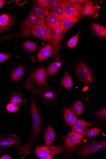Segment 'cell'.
Segmentation results:
<instances>
[{"mask_svg":"<svg viewBox=\"0 0 106 159\" xmlns=\"http://www.w3.org/2000/svg\"><path fill=\"white\" fill-rule=\"evenodd\" d=\"M30 110L32 119L31 134L25 145L17 146V151L22 159L26 157L32 151L35 144L40 136L42 129L41 115L34 98L31 101Z\"/></svg>","mask_w":106,"mask_h":159,"instance_id":"1","label":"cell"},{"mask_svg":"<svg viewBox=\"0 0 106 159\" xmlns=\"http://www.w3.org/2000/svg\"><path fill=\"white\" fill-rule=\"evenodd\" d=\"M106 147V140H100L84 144L73 151L76 156L83 157L102 150Z\"/></svg>","mask_w":106,"mask_h":159,"instance_id":"2","label":"cell"},{"mask_svg":"<svg viewBox=\"0 0 106 159\" xmlns=\"http://www.w3.org/2000/svg\"><path fill=\"white\" fill-rule=\"evenodd\" d=\"M44 23L32 11L30 12L25 19L20 24L21 31L18 35L28 38L32 33L33 27L36 25Z\"/></svg>","mask_w":106,"mask_h":159,"instance_id":"3","label":"cell"},{"mask_svg":"<svg viewBox=\"0 0 106 159\" xmlns=\"http://www.w3.org/2000/svg\"><path fill=\"white\" fill-rule=\"evenodd\" d=\"M77 76L80 80L88 85H92L94 83L93 72L90 66L83 62H80L76 67Z\"/></svg>","mask_w":106,"mask_h":159,"instance_id":"4","label":"cell"},{"mask_svg":"<svg viewBox=\"0 0 106 159\" xmlns=\"http://www.w3.org/2000/svg\"><path fill=\"white\" fill-rule=\"evenodd\" d=\"M39 96L44 102L47 104H52L55 103L57 98V94L53 88L49 87L39 88L34 92Z\"/></svg>","mask_w":106,"mask_h":159,"instance_id":"5","label":"cell"},{"mask_svg":"<svg viewBox=\"0 0 106 159\" xmlns=\"http://www.w3.org/2000/svg\"><path fill=\"white\" fill-rule=\"evenodd\" d=\"M32 33L36 38L53 43V35L49 33L44 22L34 25L32 29Z\"/></svg>","mask_w":106,"mask_h":159,"instance_id":"6","label":"cell"},{"mask_svg":"<svg viewBox=\"0 0 106 159\" xmlns=\"http://www.w3.org/2000/svg\"><path fill=\"white\" fill-rule=\"evenodd\" d=\"M21 142L19 137L13 134L0 135V153L4 148L17 147Z\"/></svg>","mask_w":106,"mask_h":159,"instance_id":"7","label":"cell"},{"mask_svg":"<svg viewBox=\"0 0 106 159\" xmlns=\"http://www.w3.org/2000/svg\"><path fill=\"white\" fill-rule=\"evenodd\" d=\"M83 6L81 3H76L67 7L65 11L64 16L70 15L73 16L78 20L84 17Z\"/></svg>","mask_w":106,"mask_h":159,"instance_id":"8","label":"cell"},{"mask_svg":"<svg viewBox=\"0 0 106 159\" xmlns=\"http://www.w3.org/2000/svg\"><path fill=\"white\" fill-rule=\"evenodd\" d=\"M31 77L39 88L45 87L47 83L48 75L46 70L43 68H40L34 71Z\"/></svg>","mask_w":106,"mask_h":159,"instance_id":"9","label":"cell"},{"mask_svg":"<svg viewBox=\"0 0 106 159\" xmlns=\"http://www.w3.org/2000/svg\"><path fill=\"white\" fill-rule=\"evenodd\" d=\"M60 23L54 29L53 31V43L55 50V56L57 61H60L59 51L60 42L62 40L63 32L60 27Z\"/></svg>","mask_w":106,"mask_h":159,"instance_id":"10","label":"cell"},{"mask_svg":"<svg viewBox=\"0 0 106 159\" xmlns=\"http://www.w3.org/2000/svg\"><path fill=\"white\" fill-rule=\"evenodd\" d=\"M59 17L58 14L54 12H52L46 18L45 24L47 30L49 33L52 35L54 29L58 25L59 23Z\"/></svg>","mask_w":106,"mask_h":159,"instance_id":"11","label":"cell"},{"mask_svg":"<svg viewBox=\"0 0 106 159\" xmlns=\"http://www.w3.org/2000/svg\"><path fill=\"white\" fill-rule=\"evenodd\" d=\"M83 138L75 135L71 132H70L67 135L64 141V146L66 149L67 150L78 145Z\"/></svg>","mask_w":106,"mask_h":159,"instance_id":"12","label":"cell"},{"mask_svg":"<svg viewBox=\"0 0 106 159\" xmlns=\"http://www.w3.org/2000/svg\"><path fill=\"white\" fill-rule=\"evenodd\" d=\"M73 4L70 1L62 0L61 2L51 10L50 13L53 12L58 14L59 17V22L60 23L64 17V14L66 8Z\"/></svg>","mask_w":106,"mask_h":159,"instance_id":"13","label":"cell"},{"mask_svg":"<svg viewBox=\"0 0 106 159\" xmlns=\"http://www.w3.org/2000/svg\"><path fill=\"white\" fill-rule=\"evenodd\" d=\"M78 20L73 16L68 15L64 16L60 23V27L63 34L66 32Z\"/></svg>","mask_w":106,"mask_h":159,"instance_id":"14","label":"cell"},{"mask_svg":"<svg viewBox=\"0 0 106 159\" xmlns=\"http://www.w3.org/2000/svg\"><path fill=\"white\" fill-rule=\"evenodd\" d=\"M83 9L84 16L89 17H94L98 12L97 5L93 1H87L84 3Z\"/></svg>","mask_w":106,"mask_h":159,"instance_id":"15","label":"cell"},{"mask_svg":"<svg viewBox=\"0 0 106 159\" xmlns=\"http://www.w3.org/2000/svg\"><path fill=\"white\" fill-rule=\"evenodd\" d=\"M55 52L54 46L48 44L42 48L39 53L38 58L41 61L48 59Z\"/></svg>","mask_w":106,"mask_h":159,"instance_id":"16","label":"cell"},{"mask_svg":"<svg viewBox=\"0 0 106 159\" xmlns=\"http://www.w3.org/2000/svg\"><path fill=\"white\" fill-rule=\"evenodd\" d=\"M33 11L43 21H45L44 19L46 16L49 15L50 10L48 7H44L36 2L34 3L33 7Z\"/></svg>","mask_w":106,"mask_h":159,"instance_id":"17","label":"cell"},{"mask_svg":"<svg viewBox=\"0 0 106 159\" xmlns=\"http://www.w3.org/2000/svg\"><path fill=\"white\" fill-rule=\"evenodd\" d=\"M35 153L36 156L41 159H51L54 158L53 155L49 150L48 147H39L35 149Z\"/></svg>","mask_w":106,"mask_h":159,"instance_id":"18","label":"cell"},{"mask_svg":"<svg viewBox=\"0 0 106 159\" xmlns=\"http://www.w3.org/2000/svg\"><path fill=\"white\" fill-rule=\"evenodd\" d=\"M14 18L9 14H3L0 17V27L1 31L7 30L13 24Z\"/></svg>","mask_w":106,"mask_h":159,"instance_id":"19","label":"cell"},{"mask_svg":"<svg viewBox=\"0 0 106 159\" xmlns=\"http://www.w3.org/2000/svg\"><path fill=\"white\" fill-rule=\"evenodd\" d=\"M44 137L45 144L49 146L54 141L55 138L54 131L50 126H48L44 132Z\"/></svg>","mask_w":106,"mask_h":159,"instance_id":"20","label":"cell"},{"mask_svg":"<svg viewBox=\"0 0 106 159\" xmlns=\"http://www.w3.org/2000/svg\"><path fill=\"white\" fill-rule=\"evenodd\" d=\"M63 112L66 122L71 126H73L75 122L78 119L77 117L72 111L67 107L64 108Z\"/></svg>","mask_w":106,"mask_h":159,"instance_id":"21","label":"cell"},{"mask_svg":"<svg viewBox=\"0 0 106 159\" xmlns=\"http://www.w3.org/2000/svg\"><path fill=\"white\" fill-rule=\"evenodd\" d=\"M24 70L23 66L16 68L14 70L12 74V79L15 82H17L21 80L24 75Z\"/></svg>","mask_w":106,"mask_h":159,"instance_id":"22","label":"cell"},{"mask_svg":"<svg viewBox=\"0 0 106 159\" xmlns=\"http://www.w3.org/2000/svg\"><path fill=\"white\" fill-rule=\"evenodd\" d=\"M92 27L94 33L97 35L101 37L106 36V29L103 26L97 23H93Z\"/></svg>","mask_w":106,"mask_h":159,"instance_id":"23","label":"cell"},{"mask_svg":"<svg viewBox=\"0 0 106 159\" xmlns=\"http://www.w3.org/2000/svg\"><path fill=\"white\" fill-rule=\"evenodd\" d=\"M71 108L77 115L80 116L83 112L84 107L81 101L78 100L71 106Z\"/></svg>","mask_w":106,"mask_h":159,"instance_id":"24","label":"cell"},{"mask_svg":"<svg viewBox=\"0 0 106 159\" xmlns=\"http://www.w3.org/2000/svg\"><path fill=\"white\" fill-rule=\"evenodd\" d=\"M87 130V126L81 127L74 126L71 132L75 135L84 137Z\"/></svg>","mask_w":106,"mask_h":159,"instance_id":"25","label":"cell"},{"mask_svg":"<svg viewBox=\"0 0 106 159\" xmlns=\"http://www.w3.org/2000/svg\"><path fill=\"white\" fill-rule=\"evenodd\" d=\"M23 47L25 50L30 52L35 51L37 48L35 43L30 41L24 42L23 44Z\"/></svg>","mask_w":106,"mask_h":159,"instance_id":"26","label":"cell"},{"mask_svg":"<svg viewBox=\"0 0 106 159\" xmlns=\"http://www.w3.org/2000/svg\"><path fill=\"white\" fill-rule=\"evenodd\" d=\"M60 64L58 62L52 63L48 68V73L50 75L55 74L59 69Z\"/></svg>","mask_w":106,"mask_h":159,"instance_id":"27","label":"cell"},{"mask_svg":"<svg viewBox=\"0 0 106 159\" xmlns=\"http://www.w3.org/2000/svg\"><path fill=\"white\" fill-rule=\"evenodd\" d=\"M100 129L99 127H94L87 130L86 134V136L89 137L97 136L101 132Z\"/></svg>","mask_w":106,"mask_h":159,"instance_id":"28","label":"cell"},{"mask_svg":"<svg viewBox=\"0 0 106 159\" xmlns=\"http://www.w3.org/2000/svg\"><path fill=\"white\" fill-rule=\"evenodd\" d=\"M23 102L20 94L18 93L14 94L10 101V103L16 105H18L21 104Z\"/></svg>","mask_w":106,"mask_h":159,"instance_id":"29","label":"cell"},{"mask_svg":"<svg viewBox=\"0 0 106 159\" xmlns=\"http://www.w3.org/2000/svg\"><path fill=\"white\" fill-rule=\"evenodd\" d=\"M62 82L65 87L68 89H70L71 88L73 85V83L69 75H66L64 76L62 80Z\"/></svg>","mask_w":106,"mask_h":159,"instance_id":"30","label":"cell"},{"mask_svg":"<svg viewBox=\"0 0 106 159\" xmlns=\"http://www.w3.org/2000/svg\"><path fill=\"white\" fill-rule=\"evenodd\" d=\"M81 32L71 39L67 43V47L69 48H72L76 45Z\"/></svg>","mask_w":106,"mask_h":159,"instance_id":"31","label":"cell"},{"mask_svg":"<svg viewBox=\"0 0 106 159\" xmlns=\"http://www.w3.org/2000/svg\"><path fill=\"white\" fill-rule=\"evenodd\" d=\"M19 109L20 107L19 106L11 103L7 104L6 107L7 110L9 112H17Z\"/></svg>","mask_w":106,"mask_h":159,"instance_id":"32","label":"cell"},{"mask_svg":"<svg viewBox=\"0 0 106 159\" xmlns=\"http://www.w3.org/2000/svg\"><path fill=\"white\" fill-rule=\"evenodd\" d=\"M89 125H90V124L85 120H82L77 119L74 123L73 126L81 127L87 126Z\"/></svg>","mask_w":106,"mask_h":159,"instance_id":"33","label":"cell"},{"mask_svg":"<svg viewBox=\"0 0 106 159\" xmlns=\"http://www.w3.org/2000/svg\"><path fill=\"white\" fill-rule=\"evenodd\" d=\"M97 116L102 119H104L106 118V108H103L99 111L97 114Z\"/></svg>","mask_w":106,"mask_h":159,"instance_id":"34","label":"cell"},{"mask_svg":"<svg viewBox=\"0 0 106 159\" xmlns=\"http://www.w3.org/2000/svg\"><path fill=\"white\" fill-rule=\"evenodd\" d=\"M62 1L61 0H51L49 1L48 7L51 10Z\"/></svg>","mask_w":106,"mask_h":159,"instance_id":"35","label":"cell"},{"mask_svg":"<svg viewBox=\"0 0 106 159\" xmlns=\"http://www.w3.org/2000/svg\"><path fill=\"white\" fill-rule=\"evenodd\" d=\"M37 3L44 7H48L49 2V0H39L37 1Z\"/></svg>","mask_w":106,"mask_h":159,"instance_id":"36","label":"cell"},{"mask_svg":"<svg viewBox=\"0 0 106 159\" xmlns=\"http://www.w3.org/2000/svg\"><path fill=\"white\" fill-rule=\"evenodd\" d=\"M9 55L7 54L0 53V62H2L9 58Z\"/></svg>","mask_w":106,"mask_h":159,"instance_id":"37","label":"cell"},{"mask_svg":"<svg viewBox=\"0 0 106 159\" xmlns=\"http://www.w3.org/2000/svg\"><path fill=\"white\" fill-rule=\"evenodd\" d=\"M70 1L74 3L76 2L81 4L83 3H85L87 1H84V0H71V1Z\"/></svg>","mask_w":106,"mask_h":159,"instance_id":"38","label":"cell"},{"mask_svg":"<svg viewBox=\"0 0 106 159\" xmlns=\"http://www.w3.org/2000/svg\"><path fill=\"white\" fill-rule=\"evenodd\" d=\"M12 157L9 155L4 154L0 157V159H12Z\"/></svg>","mask_w":106,"mask_h":159,"instance_id":"39","label":"cell"},{"mask_svg":"<svg viewBox=\"0 0 106 159\" xmlns=\"http://www.w3.org/2000/svg\"><path fill=\"white\" fill-rule=\"evenodd\" d=\"M6 3V1L0 0V8H1Z\"/></svg>","mask_w":106,"mask_h":159,"instance_id":"40","label":"cell"},{"mask_svg":"<svg viewBox=\"0 0 106 159\" xmlns=\"http://www.w3.org/2000/svg\"><path fill=\"white\" fill-rule=\"evenodd\" d=\"M1 30V27H0V31Z\"/></svg>","mask_w":106,"mask_h":159,"instance_id":"41","label":"cell"}]
</instances>
